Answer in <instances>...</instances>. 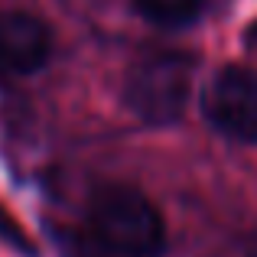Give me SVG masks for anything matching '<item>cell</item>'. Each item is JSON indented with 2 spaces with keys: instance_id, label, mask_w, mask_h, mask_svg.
I'll use <instances>...</instances> for the list:
<instances>
[{
  "instance_id": "6da1fadb",
  "label": "cell",
  "mask_w": 257,
  "mask_h": 257,
  "mask_svg": "<svg viewBox=\"0 0 257 257\" xmlns=\"http://www.w3.org/2000/svg\"><path fill=\"white\" fill-rule=\"evenodd\" d=\"M85 218L94 241L117 257H160L166 251L163 215L134 186H98L88 195Z\"/></svg>"
},
{
  "instance_id": "7a4b0ae2",
  "label": "cell",
  "mask_w": 257,
  "mask_h": 257,
  "mask_svg": "<svg viewBox=\"0 0 257 257\" xmlns=\"http://www.w3.org/2000/svg\"><path fill=\"white\" fill-rule=\"evenodd\" d=\"M195 62L186 52H150L131 65L124 104L147 124H173L186 111Z\"/></svg>"
},
{
  "instance_id": "3957f363",
  "label": "cell",
  "mask_w": 257,
  "mask_h": 257,
  "mask_svg": "<svg viewBox=\"0 0 257 257\" xmlns=\"http://www.w3.org/2000/svg\"><path fill=\"white\" fill-rule=\"evenodd\" d=\"M205 120L218 134L241 144L257 140V72L247 65H225L202 91Z\"/></svg>"
},
{
  "instance_id": "277c9868",
  "label": "cell",
  "mask_w": 257,
  "mask_h": 257,
  "mask_svg": "<svg viewBox=\"0 0 257 257\" xmlns=\"http://www.w3.org/2000/svg\"><path fill=\"white\" fill-rule=\"evenodd\" d=\"M52 52V33L23 10L0 13V75H33Z\"/></svg>"
},
{
  "instance_id": "5b68a950",
  "label": "cell",
  "mask_w": 257,
  "mask_h": 257,
  "mask_svg": "<svg viewBox=\"0 0 257 257\" xmlns=\"http://www.w3.org/2000/svg\"><path fill=\"white\" fill-rule=\"evenodd\" d=\"M205 0H134V10L160 30H182L199 20Z\"/></svg>"
},
{
  "instance_id": "8992f818",
  "label": "cell",
  "mask_w": 257,
  "mask_h": 257,
  "mask_svg": "<svg viewBox=\"0 0 257 257\" xmlns=\"http://www.w3.org/2000/svg\"><path fill=\"white\" fill-rule=\"evenodd\" d=\"M0 241H7V244H10V247H17L20 254H30V257L36 254V251H33V244H30V241H26L23 228H20L17 221L10 218V215H7L4 208H0Z\"/></svg>"
},
{
  "instance_id": "52a82bcc",
  "label": "cell",
  "mask_w": 257,
  "mask_h": 257,
  "mask_svg": "<svg viewBox=\"0 0 257 257\" xmlns=\"http://www.w3.org/2000/svg\"><path fill=\"white\" fill-rule=\"evenodd\" d=\"M244 257H257V238L247 244V251H244Z\"/></svg>"
}]
</instances>
